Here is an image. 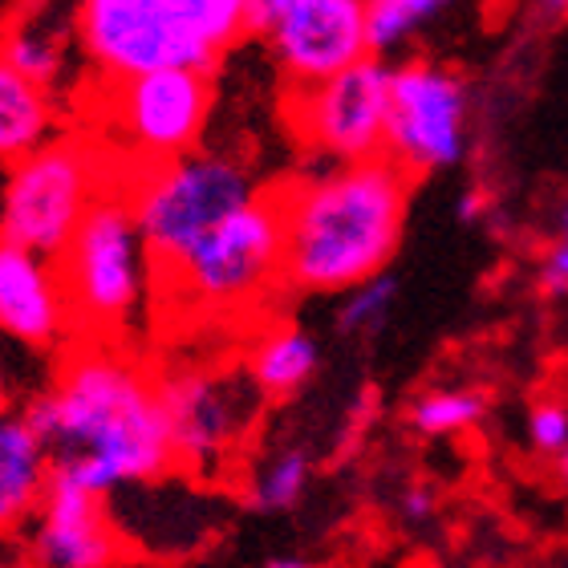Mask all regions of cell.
I'll use <instances>...</instances> for the list:
<instances>
[{
	"label": "cell",
	"instance_id": "1",
	"mask_svg": "<svg viewBox=\"0 0 568 568\" xmlns=\"http://www.w3.org/2000/svg\"><path fill=\"white\" fill-rule=\"evenodd\" d=\"M24 418L45 443L53 479L106 499L126 487L163 479L175 463L159 374L119 342H70L58 374Z\"/></svg>",
	"mask_w": 568,
	"mask_h": 568
},
{
	"label": "cell",
	"instance_id": "2",
	"mask_svg": "<svg viewBox=\"0 0 568 568\" xmlns=\"http://www.w3.org/2000/svg\"><path fill=\"white\" fill-rule=\"evenodd\" d=\"M415 175L394 159L329 166L281 183L284 276L296 293H354L398 252Z\"/></svg>",
	"mask_w": 568,
	"mask_h": 568
},
{
	"label": "cell",
	"instance_id": "3",
	"mask_svg": "<svg viewBox=\"0 0 568 568\" xmlns=\"http://www.w3.org/2000/svg\"><path fill=\"white\" fill-rule=\"evenodd\" d=\"M73 33L106 85L163 70L215 73L248 37V0H82Z\"/></svg>",
	"mask_w": 568,
	"mask_h": 568
},
{
	"label": "cell",
	"instance_id": "4",
	"mask_svg": "<svg viewBox=\"0 0 568 568\" xmlns=\"http://www.w3.org/2000/svg\"><path fill=\"white\" fill-rule=\"evenodd\" d=\"M58 273L70 301L73 342H119L131 333L146 305L154 264L122 183L98 195L70 248L58 256Z\"/></svg>",
	"mask_w": 568,
	"mask_h": 568
},
{
	"label": "cell",
	"instance_id": "5",
	"mask_svg": "<svg viewBox=\"0 0 568 568\" xmlns=\"http://www.w3.org/2000/svg\"><path fill=\"white\" fill-rule=\"evenodd\" d=\"M122 191L131 200L154 273L166 276L207 232L248 207L264 187L236 154L200 146L171 163L139 166L131 183L122 179Z\"/></svg>",
	"mask_w": 568,
	"mask_h": 568
},
{
	"label": "cell",
	"instance_id": "6",
	"mask_svg": "<svg viewBox=\"0 0 568 568\" xmlns=\"http://www.w3.org/2000/svg\"><path fill=\"white\" fill-rule=\"evenodd\" d=\"M98 163L102 154L94 142L58 134L24 163L9 166L0 187V240L58 261L98 195L114 187Z\"/></svg>",
	"mask_w": 568,
	"mask_h": 568
},
{
	"label": "cell",
	"instance_id": "7",
	"mask_svg": "<svg viewBox=\"0 0 568 568\" xmlns=\"http://www.w3.org/2000/svg\"><path fill=\"white\" fill-rule=\"evenodd\" d=\"M284 276V200L264 187L248 207L227 215L163 276L171 293L200 308L252 305Z\"/></svg>",
	"mask_w": 568,
	"mask_h": 568
},
{
	"label": "cell",
	"instance_id": "8",
	"mask_svg": "<svg viewBox=\"0 0 568 568\" xmlns=\"http://www.w3.org/2000/svg\"><path fill=\"white\" fill-rule=\"evenodd\" d=\"M159 374V369H154ZM175 463L203 475L227 463L261 415L264 394L244 366H183L159 374Z\"/></svg>",
	"mask_w": 568,
	"mask_h": 568
},
{
	"label": "cell",
	"instance_id": "9",
	"mask_svg": "<svg viewBox=\"0 0 568 568\" xmlns=\"http://www.w3.org/2000/svg\"><path fill=\"white\" fill-rule=\"evenodd\" d=\"M394 65L382 58L357 61L313 90H288V122L308 151L333 166H354L386 154Z\"/></svg>",
	"mask_w": 568,
	"mask_h": 568
},
{
	"label": "cell",
	"instance_id": "10",
	"mask_svg": "<svg viewBox=\"0 0 568 568\" xmlns=\"http://www.w3.org/2000/svg\"><path fill=\"white\" fill-rule=\"evenodd\" d=\"M248 33L268 41L288 90H313L369 58L362 0H248Z\"/></svg>",
	"mask_w": 568,
	"mask_h": 568
},
{
	"label": "cell",
	"instance_id": "11",
	"mask_svg": "<svg viewBox=\"0 0 568 568\" xmlns=\"http://www.w3.org/2000/svg\"><path fill=\"white\" fill-rule=\"evenodd\" d=\"M471 94L459 73L438 61H403L390 82V126L386 159L423 175L455 166L467 154Z\"/></svg>",
	"mask_w": 568,
	"mask_h": 568
},
{
	"label": "cell",
	"instance_id": "12",
	"mask_svg": "<svg viewBox=\"0 0 568 568\" xmlns=\"http://www.w3.org/2000/svg\"><path fill=\"white\" fill-rule=\"evenodd\" d=\"M212 102V73L195 70H163L106 85L110 126L131 146L139 166H159L200 151Z\"/></svg>",
	"mask_w": 568,
	"mask_h": 568
},
{
	"label": "cell",
	"instance_id": "13",
	"mask_svg": "<svg viewBox=\"0 0 568 568\" xmlns=\"http://www.w3.org/2000/svg\"><path fill=\"white\" fill-rule=\"evenodd\" d=\"M33 568H119L126 536L110 516L106 499L53 479L33 528Z\"/></svg>",
	"mask_w": 568,
	"mask_h": 568
},
{
	"label": "cell",
	"instance_id": "14",
	"mask_svg": "<svg viewBox=\"0 0 568 568\" xmlns=\"http://www.w3.org/2000/svg\"><path fill=\"white\" fill-rule=\"evenodd\" d=\"M0 333L29 349H65L73 317L58 261L0 240Z\"/></svg>",
	"mask_w": 568,
	"mask_h": 568
},
{
	"label": "cell",
	"instance_id": "15",
	"mask_svg": "<svg viewBox=\"0 0 568 568\" xmlns=\"http://www.w3.org/2000/svg\"><path fill=\"white\" fill-rule=\"evenodd\" d=\"M53 487V459L24 418V410L0 415V536L37 520Z\"/></svg>",
	"mask_w": 568,
	"mask_h": 568
},
{
	"label": "cell",
	"instance_id": "16",
	"mask_svg": "<svg viewBox=\"0 0 568 568\" xmlns=\"http://www.w3.org/2000/svg\"><path fill=\"white\" fill-rule=\"evenodd\" d=\"M73 49V17H58L53 9H17L0 21V58L45 90L61 82Z\"/></svg>",
	"mask_w": 568,
	"mask_h": 568
},
{
	"label": "cell",
	"instance_id": "17",
	"mask_svg": "<svg viewBox=\"0 0 568 568\" xmlns=\"http://www.w3.org/2000/svg\"><path fill=\"white\" fill-rule=\"evenodd\" d=\"M61 110L58 94L29 82L9 61L0 58V166L24 163L29 154L58 139Z\"/></svg>",
	"mask_w": 568,
	"mask_h": 568
},
{
	"label": "cell",
	"instance_id": "18",
	"mask_svg": "<svg viewBox=\"0 0 568 568\" xmlns=\"http://www.w3.org/2000/svg\"><path fill=\"white\" fill-rule=\"evenodd\" d=\"M321 366V345L317 337L301 325H273L264 329L248 349V378L264 398H293L305 390Z\"/></svg>",
	"mask_w": 568,
	"mask_h": 568
},
{
	"label": "cell",
	"instance_id": "19",
	"mask_svg": "<svg viewBox=\"0 0 568 568\" xmlns=\"http://www.w3.org/2000/svg\"><path fill=\"white\" fill-rule=\"evenodd\" d=\"M487 415V394L471 390V386H443V390H426L410 403V426L418 435H459L471 430Z\"/></svg>",
	"mask_w": 568,
	"mask_h": 568
},
{
	"label": "cell",
	"instance_id": "20",
	"mask_svg": "<svg viewBox=\"0 0 568 568\" xmlns=\"http://www.w3.org/2000/svg\"><path fill=\"white\" fill-rule=\"evenodd\" d=\"M308 475H313V463L301 447H284L276 450L273 459L261 463V471L252 475L248 484V504L256 511H288L301 504L308 487Z\"/></svg>",
	"mask_w": 568,
	"mask_h": 568
},
{
	"label": "cell",
	"instance_id": "21",
	"mask_svg": "<svg viewBox=\"0 0 568 568\" xmlns=\"http://www.w3.org/2000/svg\"><path fill=\"white\" fill-rule=\"evenodd\" d=\"M443 12H447L443 0H374V4H366L369 58L386 61L390 49H398L406 37H415L423 24H430Z\"/></svg>",
	"mask_w": 568,
	"mask_h": 568
},
{
	"label": "cell",
	"instance_id": "22",
	"mask_svg": "<svg viewBox=\"0 0 568 568\" xmlns=\"http://www.w3.org/2000/svg\"><path fill=\"white\" fill-rule=\"evenodd\" d=\"M394 301H398V276L382 273L374 281L357 284L354 293H345V301L333 313V325L342 337H366V333H378L382 321L390 317Z\"/></svg>",
	"mask_w": 568,
	"mask_h": 568
},
{
	"label": "cell",
	"instance_id": "23",
	"mask_svg": "<svg viewBox=\"0 0 568 568\" xmlns=\"http://www.w3.org/2000/svg\"><path fill=\"white\" fill-rule=\"evenodd\" d=\"M528 443L540 455H560L568 447V406L565 403H536L528 415Z\"/></svg>",
	"mask_w": 568,
	"mask_h": 568
},
{
	"label": "cell",
	"instance_id": "24",
	"mask_svg": "<svg viewBox=\"0 0 568 568\" xmlns=\"http://www.w3.org/2000/svg\"><path fill=\"white\" fill-rule=\"evenodd\" d=\"M540 284H545V293H552V296L568 293V207H565V215H560V240L552 244V252H548Z\"/></svg>",
	"mask_w": 568,
	"mask_h": 568
},
{
	"label": "cell",
	"instance_id": "25",
	"mask_svg": "<svg viewBox=\"0 0 568 568\" xmlns=\"http://www.w3.org/2000/svg\"><path fill=\"white\" fill-rule=\"evenodd\" d=\"M435 511H438V491L430 484H415L403 491V520L406 524L435 520Z\"/></svg>",
	"mask_w": 568,
	"mask_h": 568
},
{
	"label": "cell",
	"instance_id": "26",
	"mask_svg": "<svg viewBox=\"0 0 568 568\" xmlns=\"http://www.w3.org/2000/svg\"><path fill=\"white\" fill-rule=\"evenodd\" d=\"M484 191H463L459 195V207H455V215H459L463 224H467V220H479V215H484Z\"/></svg>",
	"mask_w": 568,
	"mask_h": 568
},
{
	"label": "cell",
	"instance_id": "27",
	"mask_svg": "<svg viewBox=\"0 0 568 568\" xmlns=\"http://www.w3.org/2000/svg\"><path fill=\"white\" fill-rule=\"evenodd\" d=\"M264 568H317V565H313V560H301V557H276Z\"/></svg>",
	"mask_w": 568,
	"mask_h": 568
},
{
	"label": "cell",
	"instance_id": "28",
	"mask_svg": "<svg viewBox=\"0 0 568 568\" xmlns=\"http://www.w3.org/2000/svg\"><path fill=\"white\" fill-rule=\"evenodd\" d=\"M9 410V382H4V366H0V415Z\"/></svg>",
	"mask_w": 568,
	"mask_h": 568
},
{
	"label": "cell",
	"instance_id": "29",
	"mask_svg": "<svg viewBox=\"0 0 568 568\" xmlns=\"http://www.w3.org/2000/svg\"><path fill=\"white\" fill-rule=\"evenodd\" d=\"M557 471H560V479H565V484H568V447L557 455Z\"/></svg>",
	"mask_w": 568,
	"mask_h": 568
}]
</instances>
